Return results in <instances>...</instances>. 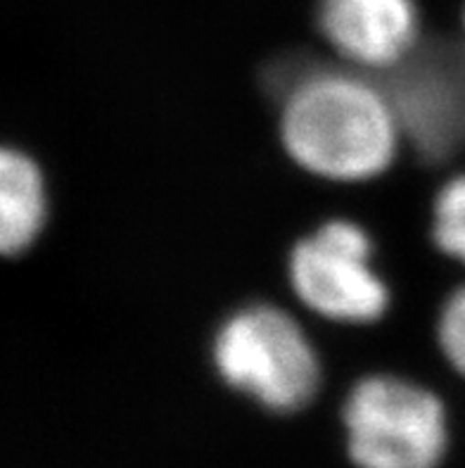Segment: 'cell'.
Masks as SVG:
<instances>
[{
    "mask_svg": "<svg viewBox=\"0 0 465 468\" xmlns=\"http://www.w3.org/2000/svg\"><path fill=\"white\" fill-rule=\"evenodd\" d=\"M432 238L444 255L465 267V174L439 190L432 209Z\"/></svg>",
    "mask_w": 465,
    "mask_h": 468,
    "instance_id": "ba28073f",
    "label": "cell"
},
{
    "mask_svg": "<svg viewBox=\"0 0 465 468\" xmlns=\"http://www.w3.org/2000/svg\"><path fill=\"white\" fill-rule=\"evenodd\" d=\"M401 136L428 162L465 148V46L430 41L383 71Z\"/></svg>",
    "mask_w": 465,
    "mask_h": 468,
    "instance_id": "5b68a950",
    "label": "cell"
},
{
    "mask_svg": "<svg viewBox=\"0 0 465 468\" xmlns=\"http://www.w3.org/2000/svg\"><path fill=\"white\" fill-rule=\"evenodd\" d=\"M347 450L359 468H437L449 431L442 399L411 380L371 376L344 402Z\"/></svg>",
    "mask_w": 465,
    "mask_h": 468,
    "instance_id": "3957f363",
    "label": "cell"
},
{
    "mask_svg": "<svg viewBox=\"0 0 465 468\" xmlns=\"http://www.w3.org/2000/svg\"><path fill=\"white\" fill-rule=\"evenodd\" d=\"M280 136L290 157L333 181H365L396 154L401 126L387 90L347 71H309L285 95Z\"/></svg>",
    "mask_w": 465,
    "mask_h": 468,
    "instance_id": "6da1fadb",
    "label": "cell"
},
{
    "mask_svg": "<svg viewBox=\"0 0 465 468\" xmlns=\"http://www.w3.org/2000/svg\"><path fill=\"white\" fill-rule=\"evenodd\" d=\"M43 174L22 150L0 157V245L5 255H22L38 238L46 221Z\"/></svg>",
    "mask_w": 465,
    "mask_h": 468,
    "instance_id": "52a82bcc",
    "label": "cell"
},
{
    "mask_svg": "<svg viewBox=\"0 0 465 468\" xmlns=\"http://www.w3.org/2000/svg\"><path fill=\"white\" fill-rule=\"evenodd\" d=\"M318 29L349 62L387 71L418 46V10L413 0H321Z\"/></svg>",
    "mask_w": 465,
    "mask_h": 468,
    "instance_id": "8992f818",
    "label": "cell"
},
{
    "mask_svg": "<svg viewBox=\"0 0 465 468\" xmlns=\"http://www.w3.org/2000/svg\"><path fill=\"white\" fill-rule=\"evenodd\" d=\"M437 338L447 362L465 376V285L444 303L437 321Z\"/></svg>",
    "mask_w": 465,
    "mask_h": 468,
    "instance_id": "9c48e42d",
    "label": "cell"
},
{
    "mask_svg": "<svg viewBox=\"0 0 465 468\" xmlns=\"http://www.w3.org/2000/svg\"><path fill=\"white\" fill-rule=\"evenodd\" d=\"M463 27H465V12H463Z\"/></svg>",
    "mask_w": 465,
    "mask_h": 468,
    "instance_id": "30bf717a",
    "label": "cell"
},
{
    "mask_svg": "<svg viewBox=\"0 0 465 468\" xmlns=\"http://www.w3.org/2000/svg\"><path fill=\"white\" fill-rule=\"evenodd\" d=\"M214 364L230 388L266 410H304L321 386V362L292 316L271 304L245 307L221 324Z\"/></svg>",
    "mask_w": 465,
    "mask_h": 468,
    "instance_id": "7a4b0ae2",
    "label": "cell"
},
{
    "mask_svg": "<svg viewBox=\"0 0 465 468\" xmlns=\"http://www.w3.org/2000/svg\"><path fill=\"white\" fill-rule=\"evenodd\" d=\"M288 267L295 295L318 316L373 324L387 312L389 288L373 269V240L354 221L321 226L295 245Z\"/></svg>",
    "mask_w": 465,
    "mask_h": 468,
    "instance_id": "277c9868",
    "label": "cell"
}]
</instances>
